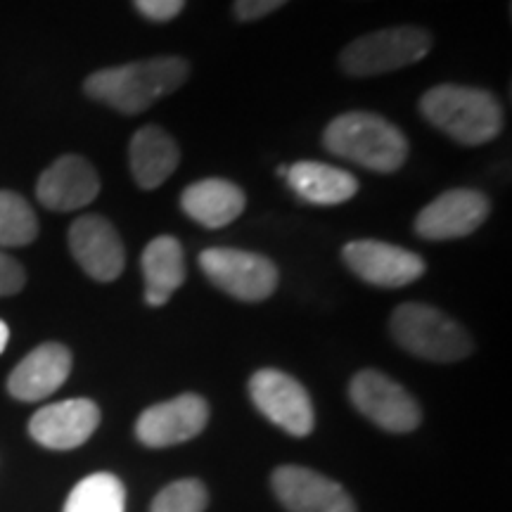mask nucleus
<instances>
[{"label": "nucleus", "instance_id": "nucleus-1", "mask_svg": "<svg viewBox=\"0 0 512 512\" xmlns=\"http://www.w3.org/2000/svg\"><path fill=\"white\" fill-rule=\"evenodd\" d=\"M190 64L181 57H152L91 74L83 91L121 114H140L188 81Z\"/></svg>", "mask_w": 512, "mask_h": 512}, {"label": "nucleus", "instance_id": "nucleus-2", "mask_svg": "<svg viewBox=\"0 0 512 512\" xmlns=\"http://www.w3.org/2000/svg\"><path fill=\"white\" fill-rule=\"evenodd\" d=\"M422 117L460 145H484L501 136L503 107L484 88L441 83L420 98Z\"/></svg>", "mask_w": 512, "mask_h": 512}, {"label": "nucleus", "instance_id": "nucleus-3", "mask_svg": "<svg viewBox=\"0 0 512 512\" xmlns=\"http://www.w3.org/2000/svg\"><path fill=\"white\" fill-rule=\"evenodd\" d=\"M325 150L377 174H394L408 159V140L380 114L347 112L332 119L323 133Z\"/></svg>", "mask_w": 512, "mask_h": 512}, {"label": "nucleus", "instance_id": "nucleus-4", "mask_svg": "<svg viewBox=\"0 0 512 512\" xmlns=\"http://www.w3.org/2000/svg\"><path fill=\"white\" fill-rule=\"evenodd\" d=\"M389 330L401 349L425 361L456 363L472 351V339L463 325L427 304L408 302L396 306Z\"/></svg>", "mask_w": 512, "mask_h": 512}, {"label": "nucleus", "instance_id": "nucleus-5", "mask_svg": "<svg viewBox=\"0 0 512 512\" xmlns=\"http://www.w3.org/2000/svg\"><path fill=\"white\" fill-rule=\"evenodd\" d=\"M432 50V36L420 27H389L358 36L339 55V64L349 76L368 79L411 67Z\"/></svg>", "mask_w": 512, "mask_h": 512}, {"label": "nucleus", "instance_id": "nucleus-6", "mask_svg": "<svg viewBox=\"0 0 512 512\" xmlns=\"http://www.w3.org/2000/svg\"><path fill=\"white\" fill-rule=\"evenodd\" d=\"M207 278L238 302H264L278 287V268L268 256L233 247H211L200 254Z\"/></svg>", "mask_w": 512, "mask_h": 512}, {"label": "nucleus", "instance_id": "nucleus-7", "mask_svg": "<svg viewBox=\"0 0 512 512\" xmlns=\"http://www.w3.org/2000/svg\"><path fill=\"white\" fill-rule=\"evenodd\" d=\"M349 396L358 411L384 432H413L422 420L418 401L380 370H361L349 384Z\"/></svg>", "mask_w": 512, "mask_h": 512}, {"label": "nucleus", "instance_id": "nucleus-8", "mask_svg": "<svg viewBox=\"0 0 512 512\" xmlns=\"http://www.w3.org/2000/svg\"><path fill=\"white\" fill-rule=\"evenodd\" d=\"M249 396L254 406L266 415L273 425L285 430L292 437H306L316 425L311 396L283 370L264 368L249 380Z\"/></svg>", "mask_w": 512, "mask_h": 512}, {"label": "nucleus", "instance_id": "nucleus-9", "mask_svg": "<svg viewBox=\"0 0 512 512\" xmlns=\"http://www.w3.org/2000/svg\"><path fill=\"white\" fill-rule=\"evenodd\" d=\"M342 259L363 283L375 287H406L427 271L420 254L380 240H354L342 249Z\"/></svg>", "mask_w": 512, "mask_h": 512}, {"label": "nucleus", "instance_id": "nucleus-10", "mask_svg": "<svg viewBox=\"0 0 512 512\" xmlns=\"http://www.w3.org/2000/svg\"><path fill=\"white\" fill-rule=\"evenodd\" d=\"M489 197L472 188L446 190L415 219V233L425 240H458L472 235L489 216Z\"/></svg>", "mask_w": 512, "mask_h": 512}, {"label": "nucleus", "instance_id": "nucleus-11", "mask_svg": "<svg viewBox=\"0 0 512 512\" xmlns=\"http://www.w3.org/2000/svg\"><path fill=\"white\" fill-rule=\"evenodd\" d=\"M209 420V406L202 396L181 394L176 399L157 403L140 413L136 437L150 448H166L195 439Z\"/></svg>", "mask_w": 512, "mask_h": 512}, {"label": "nucleus", "instance_id": "nucleus-12", "mask_svg": "<svg viewBox=\"0 0 512 512\" xmlns=\"http://www.w3.org/2000/svg\"><path fill=\"white\" fill-rule=\"evenodd\" d=\"M69 249L76 264L98 283L117 280L126 266V249L117 228L105 216H81L69 228Z\"/></svg>", "mask_w": 512, "mask_h": 512}, {"label": "nucleus", "instance_id": "nucleus-13", "mask_svg": "<svg viewBox=\"0 0 512 512\" xmlns=\"http://www.w3.org/2000/svg\"><path fill=\"white\" fill-rule=\"evenodd\" d=\"M100 425V408L91 399L50 403L29 420V434L50 451H72L86 444Z\"/></svg>", "mask_w": 512, "mask_h": 512}, {"label": "nucleus", "instance_id": "nucleus-14", "mask_svg": "<svg viewBox=\"0 0 512 512\" xmlns=\"http://www.w3.org/2000/svg\"><path fill=\"white\" fill-rule=\"evenodd\" d=\"M271 482L278 501L290 512H356L342 486L309 467L283 465Z\"/></svg>", "mask_w": 512, "mask_h": 512}, {"label": "nucleus", "instance_id": "nucleus-15", "mask_svg": "<svg viewBox=\"0 0 512 512\" xmlns=\"http://www.w3.org/2000/svg\"><path fill=\"white\" fill-rule=\"evenodd\" d=\"M100 192V176L88 159L64 155L43 171L36 197L50 211H76L91 204Z\"/></svg>", "mask_w": 512, "mask_h": 512}, {"label": "nucleus", "instance_id": "nucleus-16", "mask_svg": "<svg viewBox=\"0 0 512 512\" xmlns=\"http://www.w3.org/2000/svg\"><path fill=\"white\" fill-rule=\"evenodd\" d=\"M69 373H72L69 349L57 342H46L17 363L8 377V392L17 401H43L67 382Z\"/></svg>", "mask_w": 512, "mask_h": 512}, {"label": "nucleus", "instance_id": "nucleus-17", "mask_svg": "<svg viewBox=\"0 0 512 512\" xmlns=\"http://www.w3.org/2000/svg\"><path fill=\"white\" fill-rule=\"evenodd\" d=\"M131 174L143 190H155L169 178L181 164V150L176 140L155 124L136 131L128 145Z\"/></svg>", "mask_w": 512, "mask_h": 512}, {"label": "nucleus", "instance_id": "nucleus-18", "mask_svg": "<svg viewBox=\"0 0 512 512\" xmlns=\"http://www.w3.org/2000/svg\"><path fill=\"white\" fill-rule=\"evenodd\" d=\"M245 192L226 178H204L190 183L181 195V207L204 228H223L245 211Z\"/></svg>", "mask_w": 512, "mask_h": 512}, {"label": "nucleus", "instance_id": "nucleus-19", "mask_svg": "<svg viewBox=\"0 0 512 512\" xmlns=\"http://www.w3.org/2000/svg\"><path fill=\"white\" fill-rule=\"evenodd\" d=\"M285 181L294 195L318 207H335L349 202L358 192L354 174L325 162H297L287 166Z\"/></svg>", "mask_w": 512, "mask_h": 512}, {"label": "nucleus", "instance_id": "nucleus-20", "mask_svg": "<svg viewBox=\"0 0 512 512\" xmlns=\"http://www.w3.org/2000/svg\"><path fill=\"white\" fill-rule=\"evenodd\" d=\"M145 275V302L164 306L178 287L185 283V256L181 242L171 235L150 240L140 259Z\"/></svg>", "mask_w": 512, "mask_h": 512}, {"label": "nucleus", "instance_id": "nucleus-21", "mask_svg": "<svg viewBox=\"0 0 512 512\" xmlns=\"http://www.w3.org/2000/svg\"><path fill=\"white\" fill-rule=\"evenodd\" d=\"M126 489L110 472H95L81 479L64 503V512H124Z\"/></svg>", "mask_w": 512, "mask_h": 512}, {"label": "nucleus", "instance_id": "nucleus-22", "mask_svg": "<svg viewBox=\"0 0 512 512\" xmlns=\"http://www.w3.org/2000/svg\"><path fill=\"white\" fill-rule=\"evenodd\" d=\"M38 235V219L22 195L0 190V249L27 247Z\"/></svg>", "mask_w": 512, "mask_h": 512}, {"label": "nucleus", "instance_id": "nucleus-23", "mask_svg": "<svg viewBox=\"0 0 512 512\" xmlns=\"http://www.w3.org/2000/svg\"><path fill=\"white\" fill-rule=\"evenodd\" d=\"M207 489L197 479H181L164 486L152 501L150 512H204L207 508Z\"/></svg>", "mask_w": 512, "mask_h": 512}, {"label": "nucleus", "instance_id": "nucleus-24", "mask_svg": "<svg viewBox=\"0 0 512 512\" xmlns=\"http://www.w3.org/2000/svg\"><path fill=\"white\" fill-rule=\"evenodd\" d=\"M24 285H27V273H24V268L19 266V261H15L10 254H5L3 249H0V297L17 294Z\"/></svg>", "mask_w": 512, "mask_h": 512}, {"label": "nucleus", "instance_id": "nucleus-25", "mask_svg": "<svg viewBox=\"0 0 512 512\" xmlns=\"http://www.w3.org/2000/svg\"><path fill=\"white\" fill-rule=\"evenodd\" d=\"M138 12L150 22H169L181 15L185 0H133Z\"/></svg>", "mask_w": 512, "mask_h": 512}, {"label": "nucleus", "instance_id": "nucleus-26", "mask_svg": "<svg viewBox=\"0 0 512 512\" xmlns=\"http://www.w3.org/2000/svg\"><path fill=\"white\" fill-rule=\"evenodd\" d=\"M287 0H235V17L240 22H256V19L280 10Z\"/></svg>", "mask_w": 512, "mask_h": 512}, {"label": "nucleus", "instance_id": "nucleus-27", "mask_svg": "<svg viewBox=\"0 0 512 512\" xmlns=\"http://www.w3.org/2000/svg\"><path fill=\"white\" fill-rule=\"evenodd\" d=\"M8 342H10V328L5 320H0V354H3L5 347H8Z\"/></svg>", "mask_w": 512, "mask_h": 512}]
</instances>
